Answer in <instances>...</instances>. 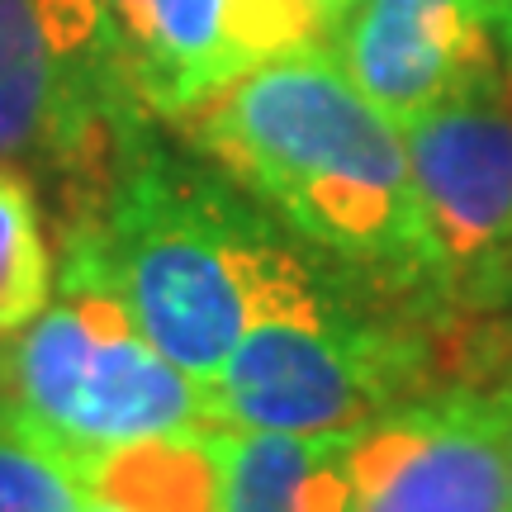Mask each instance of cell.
Wrapping results in <instances>:
<instances>
[{
    "instance_id": "15",
    "label": "cell",
    "mask_w": 512,
    "mask_h": 512,
    "mask_svg": "<svg viewBox=\"0 0 512 512\" xmlns=\"http://www.w3.org/2000/svg\"><path fill=\"white\" fill-rule=\"evenodd\" d=\"M494 394H498V403H503V427H508V465H512V380L498 384Z\"/></svg>"
},
{
    "instance_id": "6",
    "label": "cell",
    "mask_w": 512,
    "mask_h": 512,
    "mask_svg": "<svg viewBox=\"0 0 512 512\" xmlns=\"http://www.w3.org/2000/svg\"><path fill=\"white\" fill-rule=\"evenodd\" d=\"M124 95L143 114L195 119L238 76L318 43L313 0H91Z\"/></svg>"
},
{
    "instance_id": "7",
    "label": "cell",
    "mask_w": 512,
    "mask_h": 512,
    "mask_svg": "<svg viewBox=\"0 0 512 512\" xmlns=\"http://www.w3.org/2000/svg\"><path fill=\"white\" fill-rule=\"evenodd\" d=\"M133 119L91 0H0V162L81 157Z\"/></svg>"
},
{
    "instance_id": "5",
    "label": "cell",
    "mask_w": 512,
    "mask_h": 512,
    "mask_svg": "<svg viewBox=\"0 0 512 512\" xmlns=\"http://www.w3.org/2000/svg\"><path fill=\"white\" fill-rule=\"evenodd\" d=\"M418 195L446 261L451 304H512V95L498 57L437 110L403 124Z\"/></svg>"
},
{
    "instance_id": "3",
    "label": "cell",
    "mask_w": 512,
    "mask_h": 512,
    "mask_svg": "<svg viewBox=\"0 0 512 512\" xmlns=\"http://www.w3.org/2000/svg\"><path fill=\"white\" fill-rule=\"evenodd\" d=\"M0 427L86 479L119 451L214 422L204 384L166 361L110 280L67 247L57 294L0 347Z\"/></svg>"
},
{
    "instance_id": "11",
    "label": "cell",
    "mask_w": 512,
    "mask_h": 512,
    "mask_svg": "<svg viewBox=\"0 0 512 512\" xmlns=\"http://www.w3.org/2000/svg\"><path fill=\"white\" fill-rule=\"evenodd\" d=\"M53 299V261L38 228L34 185L0 162V342L29 328Z\"/></svg>"
},
{
    "instance_id": "10",
    "label": "cell",
    "mask_w": 512,
    "mask_h": 512,
    "mask_svg": "<svg viewBox=\"0 0 512 512\" xmlns=\"http://www.w3.org/2000/svg\"><path fill=\"white\" fill-rule=\"evenodd\" d=\"M356 432V427H351ZM351 432H238L214 427V512H356Z\"/></svg>"
},
{
    "instance_id": "14",
    "label": "cell",
    "mask_w": 512,
    "mask_h": 512,
    "mask_svg": "<svg viewBox=\"0 0 512 512\" xmlns=\"http://www.w3.org/2000/svg\"><path fill=\"white\" fill-rule=\"evenodd\" d=\"M351 5H356V0H313V10L323 15V29H328V34H332V24H337V19L347 15Z\"/></svg>"
},
{
    "instance_id": "4",
    "label": "cell",
    "mask_w": 512,
    "mask_h": 512,
    "mask_svg": "<svg viewBox=\"0 0 512 512\" xmlns=\"http://www.w3.org/2000/svg\"><path fill=\"white\" fill-rule=\"evenodd\" d=\"M209 422L238 432H351L427 394V342L332 294L309 261L266 294L223 370Z\"/></svg>"
},
{
    "instance_id": "17",
    "label": "cell",
    "mask_w": 512,
    "mask_h": 512,
    "mask_svg": "<svg viewBox=\"0 0 512 512\" xmlns=\"http://www.w3.org/2000/svg\"><path fill=\"white\" fill-rule=\"evenodd\" d=\"M86 512H119V508H110V503H100V498H91V508Z\"/></svg>"
},
{
    "instance_id": "2",
    "label": "cell",
    "mask_w": 512,
    "mask_h": 512,
    "mask_svg": "<svg viewBox=\"0 0 512 512\" xmlns=\"http://www.w3.org/2000/svg\"><path fill=\"white\" fill-rule=\"evenodd\" d=\"M67 247L110 280L147 342L200 384L219 375L266 294L304 261L233 181L157 147L138 124L119 133L100 214L72 228Z\"/></svg>"
},
{
    "instance_id": "9",
    "label": "cell",
    "mask_w": 512,
    "mask_h": 512,
    "mask_svg": "<svg viewBox=\"0 0 512 512\" xmlns=\"http://www.w3.org/2000/svg\"><path fill=\"white\" fill-rule=\"evenodd\" d=\"M332 53L394 124H413L494 62L470 0H356L332 24Z\"/></svg>"
},
{
    "instance_id": "8",
    "label": "cell",
    "mask_w": 512,
    "mask_h": 512,
    "mask_svg": "<svg viewBox=\"0 0 512 512\" xmlns=\"http://www.w3.org/2000/svg\"><path fill=\"white\" fill-rule=\"evenodd\" d=\"M356 512H512L503 403L432 389L351 432Z\"/></svg>"
},
{
    "instance_id": "1",
    "label": "cell",
    "mask_w": 512,
    "mask_h": 512,
    "mask_svg": "<svg viewBox=\"0 0 512 512\" xmlns=\"http://www.w3.org/2000/svg\"><path fill=\"white\" fill-rule=\"evenodd\" d=\"M190 124L204 152L294 238L422 309L451 304L403 128L351 81L337 53L304 43L271 57Z\"/></svg>"
},
{
    "instance_id": "16",
    "label": "cell",
    "mask_w": 512,
    "mask_h": 512,
    "mask_svg": "<svg viewBox=\"0 0 512 512\" xmlns=\"http://www.w3.org/2000/svg\"><path fill=\"white\" fill-rule=\"evenodd\" d=\"M470 5L484 15V24H489L494 15H503V10H512V0H470Z\"/></svg>"
},
{
    "instance_id": "13",
    "label": "cell",
    "mask_w": 512,
    "mask_h": 512,
    "mask_svg": "<svg viewBox=\"0 0 512 512\" xmlns=\"http://www.w3.org/2000/svg\"><path fill=\"white\" fill-rule=\"evenodd\" d=\"M489 43H494V57H498V72L508 81V95H512V10L489 19Z\"/></svg>"
},
{
    "instance_id": "12",
    "label": "cell",
    "mask_w": 512,
    "mask_h": 512,
    "mask_svg": "<svg viewBox=\"0 0 512 512\" xmlns=\"http://www.w3.org/2000/svg\"><path fill=\"white\" fill-rule=\"evenodd\" d=\"M91 498L62 456L0 427V512H86Z\"/></svg>"
}]
</instances>
